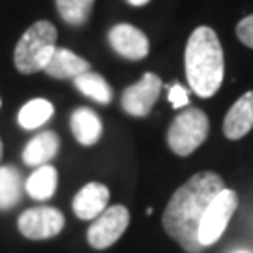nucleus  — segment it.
<instances>
[{"mask_svg": "<svg viewBox=\"0 0 253 253\" xmlns=\"http://www.w3.org/2000/svg\"><path fill=\"white\" fill-rule=\"evenodd\" d=\"M225 188L223 178L214 171H201L172 193L163 212V229L188 253H201L199 225L210 201Z\"/></svg>", "mask_w": 253, "mask_h": 253, "instance_id": "1", "label": "nucleus"}, {"mask_svg": "<svg viewBox=\"0 0 253 253\" xmlns=\"http://www.w3.org/2000/svg\"><path fill=\"white\" fill-rule=\"evenodd\" d=\"M184 62L191 90L199 98H212L219 90L225 73L223 49L212 28L199 27L191 32L186 43Z\"/></svg>", "mask_w": 253, "mask_h": 253, "instance_id": "2", "label": "nucleus"}, {"mask_svg": "<svg viewBox=\"0 0 253 253\" xmlns=\"http://www.w3.org/2000/svg\"><path fill=\"white\" fill-rule=\"evenodd\" d=\"M56 27L49 21H38L17 42L13 62L17 72L30 73L43 72L56 49Z\"/></svg>", "mask_w": 253, "mask_h": 253, "instance_id": "3", "label": "nucleus"}, {"mask_svg": "<svg viewBox=\"0 0 253 253\" xmlns=\"http://www.w3.org/2000/svg\"><path fill=\"white\" fill-rule=\"evenodd\" d=\"M208 117L197 107H190L178 113L169 126L167 143L174 154L190 156L199 148L208 137Z\"/></svg>", "mask_w": 253, "mask_h": 253, "instance_id": "4", "label": "nucleus"}, {"mask_svg": "<svg viewBox=\"0 0 253 253\" xmlns=\"http://www.w3.org/2000/svg\"><path fill=\"white\" fill-rule=\"evenodd\" d=\"M236 207H238V195H236V191L229 190V188H223L210 201L199 225V242L203 248L216 244L221 238L231 217L235 214Z\"/></svg>", "mask_w": 253, "mask_h": 253, "instance_id": "5", "label": "nucleus"}, {"mask_svg": "<svg viewBox=\"0 0 253 253\" xmlns=\"http://www.w3.org/2000/svg\"><path fill=\"white\" fill-rule=\"evenodd\" d=\"M129 225V212L122 205L109 207L92 221L86 233V240L94 250H105L113 246Z\"/></svg>", "mask_w": 253, "mask_h": 253, "instance_id": "6", "label": "nucleus"}, {"mask_svg": "<svg viewBox=\"0 0 253 253\" xmlns=\"http://www.w3.org/2000/svg\"><path fill=\"white\" fill-rule=\"evenodd\" d=\"M64 214L53 207H36L25 210L17 219L21 235L30 240L53 238L64 229Z\"/></svg>", "mask_w": 253, "mask_h": 253, "instance_id": "7", "label": "nucleus"}, {"mask_svg": "<svg viewBox=\"0 0 253 253\" xmlns=\"http://www.w3.org/2000/svg\"><path fill=\"white\" fill-rule=\"evenodd\" d=\"M162 81L156 73H145L141 81L127 86L122 94V107L131 117H146L150 115L154 103L160 98Z\"/></svg>", "mask_w": 253, "mask_h": 253, "instance_id": "8", "label": "nucleus"}, {"mask_svg": "<svg viewBox=\"0 0 253 253\" xmlns=\"http://www.w3.org/2000/svg\"><path fill=\"white\" fill-rule=\"evenodd\" d=\"M109 43L120 56L127 60H143L150 51L148 38L137 27L127 23H120L111 28Z\"/></svg>", "mask_w": 253, "mask_h": 253, "instance_id": "9", "label": "nucleus"}, {"mask_svg": "<svg viewBox=\"0 0 253 253\" xmlns=\"http://www.w3.org/2000/svg\"><path fill=\"white\" fill-rule=\"evenodd\" d=\"M253 127V90L242 94L227 111L223 120V133L231 141L248 135Z\"/></svg>", "mask_w": 253, "mask_h": 253, "instance_id": "10", "label": "nucleus"}, {"mask_svg": "<svg viewBox=\"0 0 253 253\" xmlns=\"http://www.w3.org/2000/svg\"><path fill=\"white\" fill-rule=\"evenodd\" d=\"M109 188L100 182H90L73 197V212L79 219H96L109 205Z\"/></svg>", "mask_w": 253, "mask_h": 253, "instance_id": "11", "label": "nucleus"}, {"mask_svg": "<svg viewBox=\"0 0 253 253\" xmlns=\"http://www.w3.org/2000/svg\"><path fill=\"white\" fill-rule=\"evenodd\" d=\"M43 72L53 79H75L90 72V64L66 47H56Z\"/></svg>", "mask_w": 253, "mask_h": 253, "instance_id": "12", "label": "nucleus"}, {"mask_svg": "<svg viewBox=\"0 0 253 253\" xmlns=\"http://www.w3.org/2000/svg\"><path fill=\"white\" fill-rule=\"evenodd\" d=\"M60 150V137L54 131H42L32 137L23 148V162L28 167H42L53 160Z\"/></svg>", "mask_w": 253, "mask_h": 253, "instance_id": "13", "label": "nucleus"}, {"mask_svg": "<svg viewBox=\"0 0 253 253\" xmlns=\"http://www.w3.org/2000/svg\"><path fill=\"white\" fill-rule=\"evenodd\" d=\"M70 126H72V133L77 139V143L84 146H92L101 137L100 117L88 107L75 109L70 118Z\"/></svg>", "mask_w": 253, "mask_h": 253, "instance_id": "14", "label": "nucleus"}, {"mask_svg": "<svg viewBox=\"0 0 253 253\" xmlns=\"http://www.w3.org/2000/svg\"><path fill=\"white\" fill-rule=\"evenodd\" d=\"M58 184V172L53 165H42L28 176L25 190L27 193L36 201H45L53 197Z\"/></svg>", "mask_w": 253, "mask_h": 253, "instance_id": "15", "label": "nucleus"}, {"mask_svg": "<svg viewBox=\"0 0 253 253\" xmlns=\"http://www.w3.org/2000/svg\"><path fill=\"white\" fill-rule=\"evenodd\" d=\"M23 195V178L13 165H0V210H9Z\"/></svg>", "mask_w": 253, "mask_h": 253, "instance_id": "16", "label": "nucleus"}, {"mask_svg": "<svg viewBox=\"0 0 253 253\" xmlns=\"http://www.w3.org/2000/svg\"><path fill=\"white\" fill-rule=\"evenodd\" d=\"M73 83H75V88L81 92V94H84L90 100L98 101V103L107 105L113 100V90H111L109 83L101 77L100 73L86 72L83 73V75H79V77H75Z\"/></svg>", "mask_w": 253, "mask_h": 253, "instance_id": "17", "label": "nucleus"}, {"mask_svg": "<svg viewBox=\"0 0 253 253\" xmlns=\"http://www.w3.org/2000/svg\"><path fill=\"white\" fill-rule=\"evenodd\" d=\"M54 115V107L51 101L43 98H36L25 103L19 111V124L23 129H36L43 126L49 118Z\"/></svg>", "mask_w": 253, "mask_h": 253, "instance_id": "18", "label": "nucleus"}, {"mask_svg": "<svg viewBox=\"0 0 253 253\" xmlns=\"http://www.w3.org/2000/svg\"><path fill=\"white\" fill-rule=\"evenodd\" d=\"M58 15L72 27L84 25L92 13L94 0H54Z\"/></svg>", "mask_w": 253, "mask_h": 253, "instance_id": "19", "label": "nucleus"}, {"mask_svg": "<svg viewBox=\"0 0 253 253\" xmlns=\"http://www.w3.org/2000/svg\"><path fill=\"white\" fill-rule=\"evenodd\" d=\"M236 36L244 45L253 49V15H248L236 25Z\"/></svg>", "mask_w": 253, "mask_h": 253, "instance_id": "20", "label": "nucleus"}, {"mask_svg": "<svg viewBox=\"0 0 253 253\" xmlns=\"http://www.w3.org/2000/svg\"><path fill=\"white\" fill-rule=\"evenodd\" d=\"M169 103H171L174 109H180L190 105V96H188V90L182 86V84H172L169 88Z\"/></svg>", "mask_w": 253, "mask_h": 253, "instance_id": "21", "label": "nucleus"}, {"mask_svg": "<svg viewBox=\"0 0 253 253\" xmlns=\"http://www.w3.org/2000/svg\"><path fill=\"white\" fill-rule=\"evenodd\" d=\"M148 2L150 0H127V4H131V6H145Z\"/></svg>", "mask_w": 253, "mask_h": 253, "instance_id": "22", "label": "nucleus"}, {"mask_svg": "<svg viewBox=\"0 0 253 253\" xmlns=\"http://www.w3.org/2000/svg\"><path fill=\"white\" fill-rule=\"evenodd\" d=\"M2 154H4V145H2V139H0V160H2Z\"/></svg>", "mask_w": 253, "mask_h": 253, "instance_id": "23", "label": "nucleus"}, {"mask_svg": "<svg viewBox=\"0 0 253 253\" xmlns=\"http://www.w3.org/2000/svg\"><path fill=\"white\" fill-rule=\"evenodd\" d=\"M238 253H250V252H238Z\"/></svg>", "mask_w": 253, "mask_h": 253, "instance_id": "24", "label": "nucleus"}, {"mask_svg": "<svg viewBox=\"0 0 253 253\" xmlns=\"http://www.w3.org/2000/svg\"><path fill=\"white\" fill-rule=\"evenodd\" d=\"M0 103H2V101H0Z\"/></svg>", "mask_w": 253, "mask_h": 253, "instance_id": "25", "label": "nucleus"}]
</instances>
